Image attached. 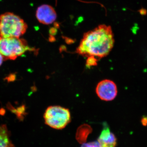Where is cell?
<instances>
[{
    "instance_id": "ba28073f",
    "label": "cell",
    "mask_w": 147,
    "mask_h": 147,
    "mask_svg": "<svg viewBox=\"0 0 147 147\" xmlns=\"http://www.w3.org/2000/svg\"><path fill=\"white\" fill-rule=\"evenodd\" d=\"M92 131L91 127L87 124L82 125L78 127L76 134V139L77 142L81 144L86 142L89 135Z\"/></svg>"
},
{
    "instance_id": "5b68a950",
    "label": "cell",
    "mask_w": 147,
    "mask_h": 147,
    "mask_svg": "<svg viewBox=\"0 0 147 147\" xmlns=\"http://www.w3.org/2000/svg\"><path fill=\"white\" fill-rule=\"evenodd\" d=\"M96 92L101 100L111 101L114 100L117 95V88L115 82L109 79H105L98 84Z\"/></svg>"
},
{
    "instance_id": "7a4b0ae2",
    "label": "cell",
    "mask_w": 147,
    "mask_h": 147,
    "mask_svg": "<svg viewBox=\"0 0 147 147\" xmlns=\"http://www.w3.org/2000/svg\"><path fill=\"white\" fill-rule=\"evenodd\" d=\"M27 28L26 23L14 13L7 12L0 16V37L20 38Z\"/></svg>"
},
{
    "instance_id": "7c38bea8",
    "label": "cell",
    "mask_w": 147,
    "mask_h": 147,
    "mask_svg": "<svg viewBox=\"0 0 147 147\" xmlns=\"http://www.w3.org/2000/svg\"><path fill=\"white\" fill-rule=\"evenodd\" d=\"M141 123L144 126H146L147 125V117H143L141 119Z\"/></svg>"
},
{
    "instance_id": "4fadbf2b",
    "label": "cell",
    "mask_w": 147,
    "mask_h": 147,
    "mask_svg": "<svg viewBox=\"0 0 147 147\" xmlns=\"http://www.w3.org/2000/svg\"><path fill=\"white\" fill-rule=\"evenodd\" d=\"M4 59L3 57L1 54L0 53V66L2 64Z\"/></svg>"
},
{
    "instance_id": "3957f363",
    "label": "cell",
    "mask_w": 147,
    "mask_h": 147,
    "mask_svg": "<svg viewBox=\"0 0 147 147\" xmlns=\"http://www.w3.org/2000/svg\"><path fill=\"white\" fill-rule=\"evenodd\" d=\"M26 40L20 38L0 37V53L5 60L16 59L27 51H33Z\"/></svg>"
},
{
    "instance_id": "52a82bcc",
    "label": "cell",
    "mask_w": 147,
    "mask_h": 147,
    "mask_svg": "<svg viewBox=\"0 0 147 147\" xmlns=\"http://www.w3.org/2000/svg\"><path fill=\"white\" fill-rule=\"evenodd\" d=\"M100 147H115L117 138L107 125H105L98 139Z\"/></svg>"
},
{
    "instance_id": "9c48e42d",
    "label": "cell",
    "mask_w": 147,
    "mask_h": 147,
    "mask_svg": "<svg viewBox=\"0 0 147 147\" xmlns=\"http://www.w3.org/2000/svg\"><path fill=\"white\" fill-rule=\"evenodd\" d=\"M0 147H15L11 140L10 133L5 125H0Z\"/></svg>"
},
{
    "instance_id": "30bf717a",
    "label": "cell",
    "mask_w": 147,
    "mask_h": 147,
    "mask_svg": "<svg viewBox=\"0 0 147 147\" xmlns=\"http://www.w3.org/2000/svg\"><path fill=\"white\" fill-rule=\"evenodd\" d=\"M98 61V60L94 57H88L86 61V65L88 67H90L93 66L97 65Z\"/></svg>"
},
{
    "instance_id": "8992f818",
    "label": "cell",
    "mask_w": 147,
    "mask_h": 147,
    "mask_svg": "<svg viewBox=\"0 0 147 147\" xmlns=\"http://www.w3.org/2000/svg\"><path fill=\"white\" fill-rule=\"evenodd\" d=\"M36 17L40 24L50 25L56 21L57 14L53 7L44 4L40 6L37 9Z\"/></svg>"
},
{
    "instance_id": "277c9868",
    "label": "cell",
    "mask_w": 147,
    "mask_h": 147,
    "mask_svg": "<svg viewBox=\"0 0 147 147\" xmlns=\"http://www.w3.org/2000/svg\"><path fill=\"white\" fill-rule=\"evenodd\" d=\"M45 123L57 129L64 128L71 121V114L67 108L54 105L47 108L44 113Z\"/></svg>"
},
{
    "instance_id": "6da1fadb",
    "label": "cell",
    "mask_w": 147,
    "mask_h": 147,
    "mask_svg": "<svg viewBox=\"0 0 147 147\" xmlns=\"http://www.w3.org/2000/svg\"><path fill=\"white\" fill-rule=\"evenodd\" d=\"M114 43L112 28L102 24L84 34L76 53L84 57H94L98 59L107 56Z\"/></svg>"
},
{
    "instance_id": "8fae6325",
    "label": "cell",
    "mask_w": 147,
    "mask_h": 147,
    "mask_svg": "<svg viewBox=\"0 0 147 147\" xmlns=\"http://www.w3.org/2000/svg\"><path fill=\"white\" fill-rule=\"evenodd\" d=\"M82 147H100L98 142H93L88 143H84L82 145Z\"/></svg>"
}]
</instances>
